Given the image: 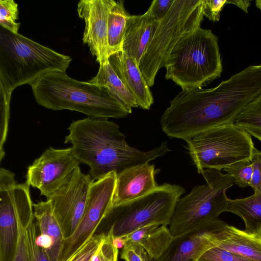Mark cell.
Listing matches in <instances>:
<instances>
[{"mask_svg":"<svg viewBox=\"0 0 261 261\" xmlns=\"http://www.w3.org/2000/svg\"><path fill=\"white\" fill-rule=\"evenodd\" d=\"M261 94V65H250L216 87L182 90L161 116L164 133L186 141L200 132L234 123Z\"/></svg>","mask_w":261,"mask_h":261,"instance_id":"6da1fadb","label":"cell"},{"mask_svg":"<svg viewBox=\"0 0 261 261\" xmlns=\"http://www.w3.org/2000/svg\"><path fill=\"white\" fill-rule=\"evenodd\" d=\"M67 129L64 143L71 144L78 161L89 167L93 181L112 172L117 175L129 167L149 163L170 151L166 141L145 151L130 146L119 125L106 118L87 117L73 121Z\"/></svg>","mask_w":261,"mask_h":261,"instance_id":"7a4b0ae2","label":"cell"},{"mask_svg":"<svg viewBox=\"0 0 261 261\" xmlns=\"http://www.w3.org/2000/svg\"><path fill=\"white\" fill-rule=\"evenodd\" d=\"M37 103L54 111L69 110L88 117L121 118L131 113L105 88L76 80L64 71L46 73L31 85Z\"/></svg>","mask_w":261,"mask_h":261,"instance_id":"3957f363","label":"cell"},{"mask_svg":"<svg viewBox=\"0 0 261 261\" xmlns=\"http://www.w3.org/2000/svg\"><path fill=\"white\" fill-rule=\"evenodd\" d=\"M71 61L68 56L0 27V90L6 96L46 73L66 72Z\"/></svg>","mask_w":261,"mask_h":261,"instance_id":"277c9868","label":"cell"},{"mask_svg":"<svg viewBox=\"0 0 261 261\" xmlns=\"http://www.w3.org/2000/svg\"><path fill=\"white\" fill-rule=\"evenodd\" d=\"M164 67L165 79L182 90L208 84L221 76L223 69L218 37L210 30L197 29L179 40Z\"/></svg>","mask_w":261,"mask_h":261,"instance_id":"5b68a950","label":"cell"},{"mask_svg":"<svg viewBox=\"0 0 261 261\" xmlns=\"http://www.w3.org/2000/svg\"><path fill=\"white\" fill-rule=\"evenodd\" d=\"M201 174L206 184L195 186L175 205L169 228L174 238L218 220L226 212V192L234 182L233 177L216 169H204Z\"/></svg>","mask_w":261,"mask_h":261,"instance_id":"8992f818","label":"cell"},{"mask_svg":"<svg viewBox=\"0 0 261 261\" xmlns=\"http://www.w3.org/2000/svg\"><path fill=\"white\" fill-rule=\"evenodd\" d=\"M203 0H174L143 55L139 68L149 87L154 83L159 69L176 44L185 36L200 28L203 20Z\"/></svg>","mask_w":261,"mask_h":261,"instance_id":"52a82bcc","label":"cell"},{"mask_svg":"<svg viewBox=\"0 0 261 261\" xmlns=\"http://www.w3.org/2000/svg\"><path fill=\"white\" fill-rule=\"evenodd\" d=\"M197 172L221 170L237 162L251 160L255 149L251 136L234 123L208 128L185 141Z\"/></svg>","mask_w":261,"mask_h":261,"instance_id":"ba28073f","label":"cell"},{"mask_svg":"<svg viewBox=\"0 0 261 261\" xmlns=\"http://www.w3.org/2000/svg\"><path fill=\"white\" fill-rule=\"evenodd\" d=\"M185 192L180 186L165 183L143 196L112 206L105 219L112 221L109 230L113 238L124 237L150 224L169 225Z\"/></svg>","mask_w":261,"mask_h":261,"instance_id":"9c48e42d","label":"cell"},{"mask_svg":"<svg viewBox=\"0 0 261 261\" xmlns=\"http://www.w3.org/2000/svg\"><path fill=\"white\" fill-rule=\"evenodd\" d=\"M116 178L112 172L92 182L84 214L73 234L64 241L61 261H70L94 234L112 206Z\"/></svg>","mask_w":261,"mask_h":261,"instance_id":"30bf717a","label":"cell"},{"mask_svg":"<svg viewBox=\"0 0 261 261\" xmlns=\"http://www.w3.org/2000/svg\"><path fill=\"white\" fill-rule=\"evenodd\" d=\"M80 164L71 147H49L28 167L26 181L47 199L68 181Z\"/></svg>","mask_w":261,"mask_h":261,"instance_id":"8fae6325","label":"cell"},{"mask_svg":"<svg viewBox=\"0 0 261 261\" xmlns=\"http://www.w3.org/2000/svg\"><path fill=\"white\" fill-rule=\"evenodd\" d=\"M93 181L89 174L77 167L70 178L48 198L65 240L74 232L85 212L89 189Z\"/></svg>","mask_w":261,"mask_h":261,"instance_id":"7c38bea8","label":"cell"},{"mask_svg":"<svg viewBox=\"0 0 261 261\" xmlns=\"http://www.w3.org/2000/svg\"><path fill=\"white\" fill-rule=\"evenodd\" d=\"M113 0H81L77 13L85 22L83 42L98 63L108 59V20Z\"/></svg>","mask_w":261,"mask_h":261,"instance_id":"4fadbf2b","label":"cell"},{"mask_svg":"<svg viewBox=\"0 0 261 261\" xmlns=\"http://www.w3.org/2000/svg\"><path fill=\"white\" fill-rule=\"evenodd\" d=\"M15 174L0 169V261H13L18 239Z\"/></svg>","mask_w":261,"mask_h":261,"instance_id":"5bb4252c","label":"cell"},{"mask_svg":"<svg viewBox=\"0 0 261 261\" xmlns=\"http://www.w3.org/2000/svg\"><path fill=\"white\" fill-rule=\"evenodd\" d=\"M219 220L195 228L174 238L162 255L154 261H198L216 246V227Z\"/></svg>","mask_w":261,"mask_h":261,"instance_id":"9a60e30c","label":"cell"},{"mask_svg":"<svg viewBox=\"0 0 261 261\" xmlns=\"http://www.w3.org/2000/svg\"><path fill=\"white\" fill-rule=\"evenodd\" d=\"M160 171L153 164L146 163L129 167L117 174L112 206L135 199L156 189L159 185L155 176Z\"/></svg>","mask_w":261,"mask_h":261,"instance_id":"2e32d148","label":"cell"},{"mask_svg":"<svg viewBox=\"0 0 261 261\" xmlns=\"http://www.w3.org/2000/svg\"><path fill=\"white\" fill-rule=\"evenodd\" d=\"M108 60L116 74L134 96L138 107L149 110L153 103V98L136 60L121 50L111 55Z\"/></svg>","mask_w":261,"mask_h":261,"instance_id":"e0dca14e","label":"cell"},{"mask_svg":"<svg viewBox=\"0 0 261 261\" xmlns=\"http://www.w3.org/2000/svg\"><path fill=\"white\" fill-rule=\"evenodd\" d=\"M159 23L149 9L142 15L127 18L121 51L134 58L138 65Z\"/></svg>","mask_w":261,"mask_h":261,"instance_id":"ac0fdd59","label":"cell"},{"mask_svg":"<svg viewBox=\"0 0 261 261\" xmlns=\"http://www.w3.org/2000/svg\"><path fill=\"white\" fill-rule=\"evenodd\" d=\"M216 233V246L254 261H261V236L248 233L221 220Z\"/></svg>","mask_w":261,"mask_h":261,"instance_id":"d6986e66","label":"cell"},{"mask_svg":"<svg viewBox=\"0 0 261 261\" xmlns=\"http://www.w3.org/2000/svg\"><path fill=\"white\" fill-rule=\"evenodd\" d=\"M34 216L40 233L51 238L53 246L47 254L50 261H61L65 238L48 200L33 203Z\"/></svg>","mask_w":261,"mask_h":261,"instance_id":"ffe728a7","label":"cell"},{"mask_svg":"<svg viewBox=\"0 0 261 261\" xmlns=\"http://www.w3.org/2000/svg\"><path fill=\"white\" fill-rule=\"evenodd\" d=\"M123 238L125 242L141 245L154 260L162 255L174 239L166 225L158 224L144 226Z\"/></svg>","mask_w":261,"mask_h":261,"instance_id":"44dd1931","label":"cell"},{"mask_svg":"<svg viewBox=\"0 0 261 261\" xmlns=\"http://www.w3.org/2000/svg\"><path fill=\"white\" fill-rule=\"evenodd\" d=\"M99 64L97 73L89 82L107 89L132 113V108L138 107L134 96L116 74L108 59Z\"/></svg>","mask_w":261,"mask_h":261,"instance_id":"7402d4cb","label":"cell"},{"mask_svg":"<svg viewBox=\"0 0 261 261\" xmlns=\"http://www.w3.org/2000/svg\"><path fill=\"white\" fill-rule=\"evenodd\" d=\"M226 212L243 220L246 232L261 236V193L241 199H229Z\"/></svg>","mask_w":261,"mask_h":261,"instance_id":"603a6c76","label":"cell"},{"mask_svg":"<svg viewBox=\"0 0 261 261\" xmlns=\"http://www.w3.org/2000/svg\"><path fill=\"white\" fill-rule=\"evenodd\" d=\"M127 13L123 1H114L110 9L108 20V41L109 56L120 51L125 31Z\"/></svg>","mask_w":261,"mask_h":261,"instance_id":"cb8c5ba5","label":"cell"},{"mask_svg":"<svg viewBox=\"0 0 261 261\" xmlns=\"http://www.w3.org/2000/svg\"><path fill=\"white\" fill-rule=\"evenodd\" d=\"M234 123L261 141V94L246 106Z\"/></svg>","mask_w":261,"mask_h":261,"instance_id":"d4e9b609","label":"cell"},{"mask_svg":"<svg viewBox=\"0 0 261 261\" xmlns=\"http://www.w3.org/2000/svg\"><path fill=\"white\" fill-rule=\"evenodd\" d=\"M18 19V4L13 0L0 1V25L14 33H18L20 23Z\"/></svg>","mask_w":261,"mask_h":261,"instance_id":"484cf974","label":"cell"},{"mask_svg":"<svg viewBox=\"0 0 261 261\" xmlns=\"http://www.w3.org/2000/svg\"><path fill=\"white\" fill-rule=\"evenodd\" d=\"M35 218L25 227V234L30 261H50L45 250L36 243L37 231Z\"/></svg>","mask_w":261,"mask_h":261,"instance_id":"4316f807","label":"cell"},{"mask_svg":"<svg viewBox=\"0 0 261 261\" xmlns=\"http://www.w3.org/2000/svg\"><path fill=\"white\" fill-rule=\"evenodd\" d=\"M233 178L234 183L239 187L245 188L250 186L252 174V166L250 161L237 162L223 169Z\"/></svg>","mask_w":261,"mask_h":261,"instance_id":"83f0119b","label":"cell"},{"mask_svg":"<svg viewBox=\"0 0 261 261\" xmlns=\"http://www.w3.org/2000/svg\"><path fill=\"white\" fill-rule=\"evenodd\" d=\"M198 261H254L232 252L213 247L205 252Z\"/></svg>","mask_w":261,"mask_h":261,"instance_id":"f1b7e54d","label":"cell"},{"mask_svg":"<svg viewBox=\"0 0 261 261\" xmlns=\"http://www.w3.org/2000/svg\"><path fill=\"white\" fill-rule=\"evenodd\" d=\"M120 258L125 261H153L146 250L139 244L127 241L123 247Z\"/></svg>","mask_w":261,"mask_h":261,"instance_id":"f546056e","label":"cell"},{"mask_svg":"<svg viewBox=\"0 0 261 261\" xmlns=\"http://www.w3.org/2000/svg\"><path fill=\"white\" fill-rule=\"evenodd\" d=\"M105 233L94 234L84 246L71 258L70 261H90L102 241Z\"/></svg>","mask_w":261,"mask_h":261,"instance_id":"4dcf8cb0","label":"cell"},{"mask_svg":"<svg viewBox=\"0 0 261 261\" xmlns=\"http://www.w3.org/2000/svg\"><path fill=\"white\" fill-rule=\"evenodd\" d=\"M17 219L18 228V239L16 253L13 261H30L26 238L25 227L27 224L21 219V216L19 212L17 213Z\"/></svg>","mask_w":261,"mask_h":261,"instance_id":"1f68e13d","label":"cell"},{"mask_svg":"<svg viewBox=\"0 0 261 261\" xmlns=\"http://www.w3.org/2000/svg\"><path fill=\"white\" fill-rule=\"evenodd\" d=\"M101 261H118V249L113 244V237L109 230L99 246Z\"/></svg>","mask_w":261,"mask_h":261,"instance_id":"d6a6232c","label":"cell"},{"mask_svg":"<svg viewBox=\"0 0 261 261\" xmlns=\"http://www.w3.org/2000/svg\"><path fill=\"white\" fill-rule=\"evenodd\" d=\"M251 162L253 170L250 187L254 193H261V151L255 148Z\"/></svg>","mask_w":261,"mask_h":261,"instance_id":"836d02e7","label":"cell"},{"mask_svg":"<svg viewBox=\"0 0 261 261\" xmlns=\"http://www.w3.org/2000/svg\"><path fill=\"white\" fill-rule=\"evenodd\" d=\"M227 0H203V15L210 20L218 21Z\"/></svg>","mask_w":261,"mask_h":261,"instance_id":"e575fe53","label":"cell"},{"mask_svg":"<svg viewBox=\"0 0 261 261\" xmlns=\"http://www.w3.org/2000/svg\"><path fill=\"white\" fill-rule=\"evenodd\" d=\"M174 0H154L148 9L154 18L160 21L168 13Z\"/></svg>","mask_w":261,"mask_h":261,"instance_id":"d590c367","label":"cell"},{"mask_svg":"<svg viewBox=\"0 0 261 261\" xmlns=\"http://www.w3.org/2000/svg\"><path fill=\"white\" fill-rule=\"evenodd\" d=\"M251 2L249 0L227 1L226 4H233L241 9L245 13H247Z\"/></svg>","mask_w":261,"mask_h":261,"instance_id":"8d00e7d4","label":"cell"},{"mask_svg":"<svg viewBox=\"0 0 261 261\" xmlns=\"http://www.w3.org/2000/svg\"><path fill=\"white\" fill-rule=\"evenodd\" d=\"M125 241L123 237L113 238L114 245L118 249L123 248L125 244Z\"/></svg>","mask_w":261,"mask_h":261,"instance_id":"74e56055","label":"cell"},{"mask_svg":"<svg viewBox=\"0 0 261 261\" xmlns=\"http://www.w3.org/2000/svg\"><path fill=\"white\" fill-rule=\"evenodd\" d=\"M99 246L95 253L93 255L90 261H101Z\"/></svg>","mask_w":261,"mask_h":261,"instance_id":"f35d334b","label":"cell"},{"mask_svg":"<svg viewBox=\"0 0 261 261\" xmlns=\"http://www.w3.org/2000/svg\"><path fill=\"white\" fill-rule=\"evenodd\" d=\"M255 3L256 6L261 11V0H256Z\"/></svg>","mask_w":261,"mask_h":261,"instance_id":"ab89813d","label":"cell"},{"mask_svg":"<svg viewBox=\"0 0 261 261\" xmlns=\"http://www.w3.org/2000/svg\"><path fill=\"white\" fill-rule=\"evenodd\" d=\"M18 202H17V203H18ZM20 203H21V202H20ZM22 204H23V203H22ZM23 205H24V204H23ZM24 206H25V205H24ZM25 208H26V207H25ZM26 211H27V208H26ZM27 217H28V215H27ZM29 222H30V221H29Z\"/></svg>","mask_w":261,"mask_h":261,"instance_id":"60d3db41","label":"cell"}]
</instances>
